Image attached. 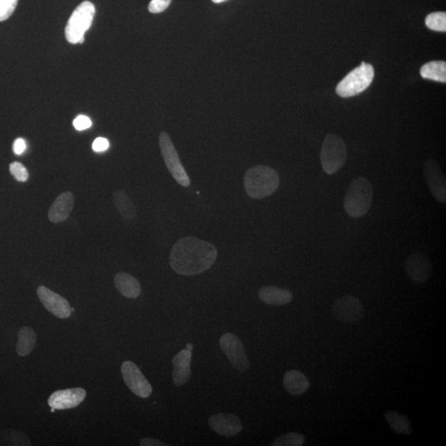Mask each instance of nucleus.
Here are the masks:
<instances>
[{
    "label": "nucleus",
    "mask_w": 446,
    "mask_h": 446,
    "mask_svg": "<svg viewBox=\"0 0 446 446\" xmlns=\"http://www.w3.org/2000/svg\"><path fill=\"white\" fill-rule=\"evenodd\" d=\"M122 374L124 382L134 395L147 399L151 395L152 387L140 370L138 367L132 361H125L122 365Z\"/></svg>",
    "instance_id": "nucleus-9"
},
{
    "label": "nucleus",
    "mask_w": 446,
    "mask_h": 446,
    "mask_svg": "<svg viewBox=\"0 0 446 446\" xmlns=\"http://www.w3.org/2000/svg\"><path fill=\"white\" fill-rule=\"evenodd\" d=\"M74 129L78 131L88 129L92 126V121L90 117L85 115H79L73 122Z\"/></svg>",
    "instance_id": "nucleus-30"
},
{
    "label": "nucleus",
    "mask_w": 446,
    "mask_h": 446,
    "mask_svg": "<svg viewBox=\"0 0 446 446\" xmlns=\"http://www.w3.org/2000/svg\"><path fill=\"white\" fill-rule=\"evenodd\" d=\"M428 187L433 197L440 204L446 202V181L440 166L435 160L427 159L423 166Z\"/></svg>",
    "instance_id": "nucleus-10"
},
{
    "label": "nucleus",
    "mask_w": 446,
    "mask_h": 446,
    "mask_svg": "<svg viewBox=\"0 0 446 446\" xmlns=\"http://www.w3.org/2000/svg\"><path fill=\"white\" fill-rule=\"evenodd\" d=\"M305 441L304 436L299 433L290 432L278 437L271 445L274 446H301Z\"/></svg>",
    "instance_id": "nucleus-26"
},
{
    "label": "nucleus",
    "mask_w": 446,
    "mask_h": 446,
    "mask_svg": "<svg viewBox=\"0 0 446 446\" xmlns=\"http://www.w3.org/2000/svg\"><path fill=\"white\" fill-rule=\"evenodd\" d=\"M258 295L263 303L269 305L283 306L290 304L292 300L290 291L274 286L261 288Z\"/></svg>",
    "instance_id": "nucleus-19"
},
{
    "label": "nucleus",
    "mask_w": 446,
    "mask_h": 446,
    "mask_svg": "<svg viewBox=\"0 0 446 446\" xmlns=\"http://www.w3.org/2000/svg\"><path fill=\"white\" fill-rule=\"evenodd\" d=\"M95 7L90 1L83 2L74 10L65 27V38L72 43L82 44L85 41V34L93 23Z\"/></svg>",
    "instance_id": "nucleus-4"
},
{
    "label": "nucleus",
    "mask_w": 446,
    "mask_h": 446,
    "mask_svg": "<svg viewBox=\"0 0 446 446\" xmlns=\"http://www.w3.org/2000/svg\"><path fill=\"white\" fill-rule=\"evenodd\" d=\"M283 386L291 395H300L308 390L310 384L308 379L301 372L290 370L284 375Z\"/></svg>",
    "instance_id": "nucleus-20"
},
{
    "label": "nucleus",
    "mask_w": 446,
    "mask_h": 446,
    "mask_svg": "<svg viewBox=\"0 0 446 446\" xmlns=\"http://www.w3.org/2000/svg\"><path fill=\"white\" fill-rule=\"evenodd\" d=\"M421 76L427 80L446 82V63L445 61H431L421 68Z\"/></svg>",
    "instance_id": "nucleus-23"
},
{
    "label": "nucleus",
    "mask_w": 446,
    "mask_h": 446,
    "mask_svg": "<svg viewBox=\"0 0 446 446\" xmlns=\"http://www.w3.org/2000/svg\"><path fill=\"white\" fill-rule=\"evenodd\" d=\"M19 0H0V22L10 19L14 14Z\"/></svg>",
    "instance_id": "nucleus-27"
},
{
    "label": "nucleus",
    "mask_w": 446,
    "mask_h": 446,
    "mask_svg": "<svg viewBox=\"0 0 446 446\" xmlns=\"http://www.w3.org/2000/svg\"><path fill=\"white\" fill-rule=\"evenodd\" d=\"M37 294L47 311L54 315L55 317L65 319L71 316V306L63 296L56 294L45 286H39Z\"/></svg>",
    "instance_id": "nucleus-12"
},
{
    "label": "nucleus",
    "mask_w": 446,
    "mask_h": 446,
    "mask_svg": "<svg viewBox=\"0 0 446 446\" xmlns=\"http://www.w3.org/2000/svg\"><path fill=\"white\" fill-rule=\"evenodd\" d=\"M374 77L373 65L363 63L349 72L336 87V94L342 98L353 97L368 89Z\"/></svg>",
    "instance_id": "nucleus-5"
},
{
    "label": "nucleus",
    "mask_w": 446,
    "mask_h": 446,
    "mask_svg": "<svg viewBox=\"0 0 446 446\" xmlns=\"http://www.w3.org/2000/svg\"><path fill=\"white\" fill-rule=\"evenodd\" d=\"M10 172L13 176L19 182H26L28 181L29 174L25 166L20 163H13L10 165Z\"/></svg>",
    "instance_id": "nucleus-28"
},
{
    "label": "nucleus",
    "mask_w": 446,
    "mask_h": 446,
    "mask_svg": "<svg viewBox=\"0 0 446 446\" xmlns=\"http://www.w3.org/2000/svg\"><path fill=\"white\" fill-rule=\"evenodd\" d=\"M426 25L428 28L436 32H445L446 14L445 12H436L428 15L426 19Z\"/></svg>",
    "instance_id": "nucleus-25"
},
{
    "label": "nucleus",
    "mask_w": 446,
    "mask_h": 446,
    "mask_svg": "<svg viewBox=\"0 0 446 446\" xmlns=\"http://www.w3.org/2000/svg\"><path fill=\"white\" fill-rule=\"evenodd\" d=\"M208 424L217 434L233 436L243 429L242 422L233 414L220 413L209 418Z\"/></svg>",
    "instance_id": "nucleus-15"
},
{
    "label": "nucleus",
    "mask_w": 446,
    "mask_h": 446,
    "mask_svg": "<svg viewBox=\"0 0 446 446\" xmlns=\"http://www.w3.org/2000/svg\"><path fill=\"white\" fill-rule=\"evenodd\" d=\"M37 335L33 328L24 327L19 332V339L17 342V355L22 357L27 356L36 345Z\"/></svg>",
    "instance_id": "nucleus-22"
},
{
    "label": "nucleus",
    "mask_w": 446,
    "mask_h": 446,
    "mask_svg": "<svg viewBox=\"0 0 446 446\" xmlns=\"http://www.w3.org/2000/svg\"><path fill=\"white\" fill-rule=\"evenodd\" d=\"M244 186L247 195L251 199L267 198L278 190L279 174L269 166H254L247 170L245 176Z\"/></svg>",
    "instance_id": "nucleus-2"
},
{
    "label": "nucleus",
    "mask_w": 446,
    "mask_h": 446,
    "mask_svg": "<svg viewBox=\"0 0 446 446\" xmlns=\"http://www.w3.org/2000/svg\"><path fill=\"white\" fill-rule=\"evenodd\" d=\"M159 145L166 167L176 181L183 187H189L191 181L189 174L182 165L176 147L168 133H161L159 138Z\"/></svg>",
    "instance_id": "nucleus-7"
},
{
    "label": "nucleus",
    "mask_w": 446,
    "mask_h": 446,
    "mask_svg": "<svg viewBox=\"0 0 446 446\" xmlns=\"http://www.w3.org/2000/svg\"><path fill=\"white\" fill-rule=\"evenodd\" d=\"M172 0H151L149 3L148 10L151 14H160L170 6Z\"/></svg>",
    "instance_id": "nucleus-29"
},
{
    "label": "nucleus",
    "mask_w": 446,
    "mask_h": 446,
    "mask_svg": "<svg viewBox=\"0 0 446 446\" xmlns=\"http://www.w3.org/2000/svg\"><path fill=\"white\" fill-rule=\"evenodd\" d=\"M213 3H220L226 1V0H212Z\"/></svg>",
    "instance_id": "nucleus-35"
},
{
    "label": "nucleus",
    "mask_w": 446,
    "mask_h": 446,
    "mask_svg": "<svg viewBox=\"0 0 446 446\" xmlns=\"http://www.w3.org/2000/svg\"><path fill=\"white\" fill-rule=\"evenodd\" d=\"M74 205V197L72 192L67 191L56 199L48 211V220L52 223H60L71 215Z\"/></svg>",
    "instance_id": "nucleus-16"
},
{
    "label": "nucleus",
    "mask_w": 446,
    "mask_h": 446,
    "mask_svg": "<svg viewBox=\"0 0 446 446\" xmlns=\"http://www.w3.org/2000/svg\"><path fill=\"white\" fill-rule=\"evenodd\" d=\"M140 445L142 446H161L167 445L159 440L153 438H144L140 441Z\"/></svg>",
    "instance_id": "nucleus-33"
},
{
    "label": "nucleus",
    "mask_w": 446,
    "mask_h": 446,
    "mask_svg": "<svg viewBox=\"0 0 446 446\" xmlns=\"http://www.w3.org/2000/svg\"><path fill=\"white\" fill-rule=\"evenodd\" d=\"M115 284L117 291L128 299H137L141 295V284L137 279L128 273H117L115 277Z\"/></svg>",
    "instance_id": "nucleus-18"
},
{
    "label": "nucleus",
    "mask_w": 446,
    "mask_h": 446,
    "mask_svg": "<svg viewBox=\"0 0 446 446\" xmlns=\"http://www.w3.org/2000/svg\"><path fill=\"white\" fill-rule=\"evenodd\" d=\"M332 313L336 319L345 323L360 321L364 315V308L357 297L345 295L336 300L332 306Z\"/></svg>",
    "instance_id": "nucleus-11"
},
{
    "label": "nucleus",
    "mask_w": 446,
    "mask_h": 446,
    "mask_svg": "<svg viewBox=\"0 0 446 446\" xmlns=\"http://www.w3.org/2000/svg\"><path fill=\"white\" fill-rule=\"evenodd\" d=\"M26 147H27V145H26L25 140L17 138L15 140L14 145H13V151H14L15 154L20 156L25 151Z\"/></svg>",
    "instance_id": "nucleus-32"
},
{
    "label": "nucleus",
    "mask_w": 446,
    "mask_h": 446,
    "mask_svg": "<svg viewBox=\"0 0 446 446\" xmlns=\"http://www.w3.org/2000/svg\"><path fill=\"white\" fill-rule=\"evenodd\" d=\"M93 150L96 152H103L107 151L109 147V142L106 138H98L93 142Z\"/></svg>",
    "instance_id": "nucleus-31"
},
{
    "label": "nucleus",
    "mask_w": 446,
    "mask_h": 446,
    "mask_svg": "<svg viewBox=\"0 0 446 446\" xmlns=\"http://www.w3.org/2000/svg\"><path fill=\"white\" fill-rule=\"evenodd\" d=\"M217 257L213 244L193 237L179 239L170 252V266L178 274L192 276L212 267Z\"/></svg>",
    "instance_id": "nucleus-1"
},
{
    "label": "nucleus",
    "mask_w": 446,
    "mask_h": 446,
    "mask_svg": "<svg viewBox=\"0 0 446 446\" xmlns=\"http://www.w3.org/2000/svg\"><path fill=\"white\" fill-rule=\"evenodd\" d=\"M186 349H189V351L192 352V349H193V345L192 344L189 343L186 345Z\"/></svg>",
    "instance_id": "nucleus-34"
},
{
    "label": "nucleus",
    "mask_w": 446,
    "mask_h": 446,
    "mask_svg": "<svg viewBox=\"0 0 446 446\" xmlns=\"http://www.w3.org/2000/svg\"><path fill=\"white\" fill-rule=\"evenodd\" d=\"M220 347L225 356L229 358L231 365L240 372L247 371L250 366L243 344L237 336L233 333H226L221 336Z\"/></svg>",
    "instance_id": "nucleus-8"
},
{
    "label": "nucleus",
    "mask_w": 446,
    "mask_h": 446,
    "mask_svg": "<svg viewBox=\"0 0 446 446\" xmlns=\"http://www.w3.org/2000/svg\"><path fill=\"white\" fill-rule=\"evenodd\" d=\"M86 391L84 388H68L56 391L48 399V405L56 410H65L76 408L85 399Z\"/></svg>",
    "instance_id": "nucleus-13"
},
{
    "label": "nucleus",
    "mask_w": 446,
    "mask_h": 446,
    "mask_svg": "<svg viewBox=\"0 0 446 446\" xmlns=\"http://www.w3.org/2000/svg\"><path fill=\"white\" fill-rule=\"evenodd\" d=\"M373 186L368 179L358 177L349 183L344 199V208L349 217H364L373 201Z\"/></svg>",
    "instance_id": "nucleus-3"
},
{
    "label": "nucleus",
    "mask_w": 446,
    "mask_h": 446,
    "mask_svg": "<svg viewBox=\"0 0 446 446\" xmlns=\"http://www.w3.org/2000/svg\"><path fill=\"white\" fill-rule=\"evenodd\" d=\"M384 417H386L391 429L397 434H412L409 419L404 415L395 412V411H388Z\"/></svg>",
    "instance_id": "nucleus-24"
},
{
    "label": "nucleus",
    "mask_w": 446,
    "mask_h": 446,
    "mask_svg": "<svg viewBox=\"0 0 446 446\" xmlns=\"http://www.w3.org/2000/svg\"><path fill=\"white\" fill-rule=\"evenodd\" d=\"M192 352L189 349H183L174 357L173 381L176 386H185L189 381L191 376Z\"/></svg>",
    "instance_id": "nucleus-17"
},
{
    "label": "nucleus",
    "mask_w": 446,
    "mask_h": 446,
    "mask_svg": "<svg viewBox=\"0 0 446 446\" xmlns=\"http://www.w3.org/2000/svg\"><path fill=\"white\" fill-rule=\"evenodd\" d=\"M347 150L344 140L339 135H327L322 143L320 160L322 170L334 174L342 169L347 160Z\"/></svg>",
    "instance_id": "nucleus-6"
},
{
    "label": "nucleus",
    "mask_w": 446,
    "mask_h": 446,
    "mask_svg": "<svg viewBox=\"0 0 446 446\" xmlns=\"http://www.w3.org/2000/svg\"><path fill=\"white\" fill-rule=\"evenodd\" d=\"M405 269L413 282L423 283L431 277L432 265L429 258L422 254L417 253L406 259Z\"/></svg>",
    "instance_id": "nucleus-14"
},
{
    "label": "nucleus",
    "mask_w": 446,
    "mask_h": 446,
    "mask_svg": "<svg viewBox=\"0 0 446 446\" xmlns=\"http://www.w3.org/2000/svg\"><path fill=\"white\" fill-rule=\"evenodd\" d=\"M113 202H115L117 211L119 212L121 217L124 220H133L137 215V210H135L133 201L130 199V197L124 191H115L113 193Z\"/></svg>",
    "instance_id": "nucleus-21"
}]
</instances>
